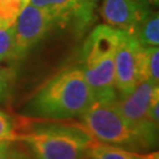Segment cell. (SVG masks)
Instances as JSON below:
<instances>
[{"label":"cell","mask_w":159,"mask_h":159,"mask_svg":"<svg viewBox=\"0 0 159 159\" xmlns=\"http://www.w3.org/2000/svg\"><path fill=\"white\" fill-rule=\"evenodd\" d=\"M94 102L91 87L79 65L54 74L25 102L20 114L35 120L78 119Z\"/></svg>","instance_id":"cell-1"},{"label":"cell","mask_w":159,"mask_h":159,"mask_svg":"<svg viewBox=\"0 0 159 159\" xmlns=\"http://www.w3.org/2000/svg\"><path fill=\"white\" fill-rule=\"evenodd\" d=\"M33 159H86L94 140L79 124L41 120L34 126L18 130L17 139Z\"/></svg>","instance_id":"cell-2"},{"label":"cell","mask_w":159,"mask_h":159,"mask_svg":"<svg viewBox=\"0 0 159 159\" xmlns=\"http://www.w3.org/2000/svg\"><path fill=\"white\" fill-rule=\"evenodd\" d=\"M123 31L106 24L98 25L89 33L80 51L79 66L83 70L94 100H114V56Z\"/></svg>","instance_id":"cell-3"},{"label":"cell","mask_w":159,"mask_h":159,"mask_svg":"<svg viewBox=\"0 0 159 159\" xmlns=\"http://www.w3.org/2000/svg\"><path fill=\"white\" fill-rule=\"evenodd\" d=\"M79 125L97 143L143 152L151 150L143 137L118 112L114 100H94L80 116Z\"/></svg>","instance_id":"cell-4"},{"label":"cell","mask_w":159,"mask_h":159,"mask_svg":"<svg viewBox=\"0 0 159 159\" xmlns=\"http://www.w3.org/2000/svg\"><path fill=\"white\" fill-rule=\"evenodd\" d=\"M159 94V84L143 80L126 96L117 97L116 106L127 124L136 130L150 148L158 143V125L148 118V107L156 96Z\"/></svg>","instance_id":"cell-5"},{"label":"cell","mask_w":159,"mask_h":159,"mask_svg":"<svg viewBox=\"0 0 159 159\" xmlns=\"http://www.w3.org/2000/svg\"><path fill=\"white\" fill-rule=\"evenodd\" d=\"M99 0H30V4L45 10L56 26L67 27L83 35L94 24Z\"/></svg>","instance_id":"cell-6"},{"label":"cell","mask_w":159,"mask_h":159,"mask_svg":"<svg viewBox=\"0 0 159 159\" xmlns=\"http://www.w3.org/2000/svg\"><path fill=\"white\" fill-rule=\"evenodd\" d=\"M144 46L131 34L123 32L114 56V85L118 97L129 94L140 81Z\"/></svg>","instance_id":"cell-7"},{"label":"cell","mask_w":159,"mask_h":159,"mask_svg":"<svg viewBox=\"0 0 159 159\" xmlns=\"http://www.w3.org/2000/svg\"><path fill=\"white\" fill-rule=\"evenodd\" d=\"M53 27H56L54 21L45 10L27 4L13 25L16 59H23Z\"/></svg>","instance_id":"cell-8"},{"label":"cell","mask_w":159,"mask_h":159,"mask_svg":"<svg viewBox=\"0 0 159 159\" xmlns=\"http://www.w3.org/2000/svg\"><path fill=\"white\" fill-rule=\"evenodd\" d=\"M150 11L148 4L142 0H102L99 8L106 25L131 35Z\"/></svg>","instance_id":"cell-9"},{"label":"cell","mask_w":159,"mask_h":159,"mask_svg":"<svg viewBox=\"0 0 159 159\" xmlns=\"http://www.w3.org/2000/svg\"><path fill=\"white\" fill-rule=\"evenodd\" d=\"M89 159H159L158 151L137 152L118 146L94 142L89 151Z\"/></svg>","instance_id":"cell-10"},{"label":"cell","mask_w":159,"mask_h":159,"mask_svg":"<svg viewBox=\"0 0 159 159\" xmlns=\"http://www.w3.org/2000/svg\"><path fill=\"white\" fill-rule=\"evenodd\" d=\"M133 37L142 46L159 45V16L158 12L150 11L138 26Z\"/></svg>","instance_id":"cell-11"},{"label":"cell","mask_w":159,"mask_h":159,"mask_svg":"<svg viewBox=\"0 0 159 159\" xmlns=\"http://www.w3.org/2000/svg\"><path fill=\"white\" fill-rule=\"evenodd\" d=\"M142 78L158 84L159 81V50L158 46H144L142 63Z\"/></svg>","instance_id":"cell-12"},{"label":"cell","mask_w":159,"mask_h":159,"mask_svg":"<svg viewBox=\"0 0 159 159\" xmlns=\"http://www.w3.org/2000/svg\"><path fill=\"white\" fill-rule=\"evenodd\" d=\"M30 0H0V27H11L14 25L19 13Z\"/></svg>","instance_id":"cell-13"},{"label":"cell","mask_w":159,"mask_h":159,"mask_svg":"<svg viewBox=\"0 0 159 159\" xmlns=\"http://www.w3.org/2000/svg\"><path fill=\"white\" fill-rule=\"evenodd\" d=\"M16 60L14 29L0 27V63Z\"/></svg>","instance_id":"cell-14"},{"label":"cell","mask_w":159,"mask_h":159,"mask_svg":"<svg viewBox=\"0 0 159 159\" xmlns=\"http://www.w3.org/2000/svg\"><path fill=\"white\" fill-rule=\"evenodd\" d=\"M18 133L17 121L11 114L0 110V143L16 142Z\"/></svg>","instance_id":"cell-15"},{"label":"cell","mask_w":159,"mask_h":159,"mask_svg":"<svg viewBox=\"0 0 159 159\" xmlns=\"http://www.w3.org/2000/svg\"><path fill=\"white\" fill-rule=\"evenodd\" d=\"M11 77V71L0 64V102L1 104H5L10 96Z\"/></svg>","instance_id":"cell-16"},{"label":"cell","mask_w":159,"mask_h":159,"mask_svg":"<svg viewBox=\"0 0 159 159\" xmlns=\"http://www.w3.org/2000/svg\"><path fill=\"white\" fill-rule=\"evenodd\" d=\"M6 159H33L25 148H20L18 145H14L13 142L8 148V152L6 156Z\"/></svg>","instance_id":"cell-17"},{"label":"cell","mask_w":159,"mask_h":159,"mask_svg":"<svg viewBox=\"0 0 159 159\" xmlns=\"http://www.w3.org/2000/svg\"><path fill=\"white\" fill-rule=\"evenodd\" d=\"M148 118L150 120L158 125V119H159V94L156 96L152 99V102L150 104V107H148Z\"/></svg>","instance_id":"cell-18"},{"label":"cell","mask_w":159,"mask_h":159,"mask_svg":"<svg viewBox=\"0 0 159 159\" xmlns=\"http://www.w3.org/2000/svg\"><path fill=\"white\" fill-rule=\"evenodd\" d=\"M12 142H1L0 143V159H6L8 148L11 146Z\"/></svg>","instance_id":"cell-19"},{"label":"cell","mask_w":159,"mask_h":159,"mask_svg":"<svg viewBox=\"0 0 159 159\" xmlns=\"http://www.w3.org/2000/svg\"><path fill=\"white\" fill-rule=\"evenodd\" d=\"M144 2H146L148 5H158V0H142Z\"/></svg>","instance_id":"cell-20"}]
</instances>
